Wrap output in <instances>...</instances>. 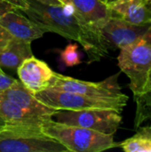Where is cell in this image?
<instances>
[{
    "instance_id": "cell-1",
    "label": "cell",
    "mask_w": 151,
    "mask_h": 152,
    "mask_svg": "<svg viewBox=\"0 0 151 152\" xmlns=\"http://www.w3.org/2000/svg\"><path fill=\"white\" fill-rule=\"evenodd\" d=\"M28 6L20 10L44 33L53 32L66 39L79 43L85 51L89 62L99 61L109 53L100 28L89 24L73 5L44 4L36 0H27Z\"/></svg>"
},
{
    "instance_id": "cell-2",
    "label": "cell",
    "mask_w": 151,
    "mask_h": 152,
    "mask_svg": "<svg viewBox=\"0 0 151 152\" xmlns=\"http://www.w3.org/2000/svg\"><path fill=\"white\" fill-rule=\"evenodd\" d=\"M40 128L46 135L61 143L69 151L101 152L118 146L114 134L60 123L53 118L44 120Z\"/></svg>"
},
{
    "instance_id": "cell-3",
    "label": "cell",
    "mask_w": 151,
    "mask_h": 152,
    "mask_svg": "<svg viewBox=\"0 0 151 152\" xmlns=\"http://www.w3.org/2000/svg\"><path fill=\"white\" fill-rule=\"evenodd\" d=\"M117 61L130 79L134 100L147 94L151 87V27L142 37L120 49Z\"/></svg>"
},
{
    "instance_id": "cell-4",
    "label": "cell",
    "mask_w": 151,
    "mask_h": 152,
    "mask_svg": "<svg viewBox=\"0 0 151 152\" xmlns=\"http://www.w3.org/2000/svg\"><path fill=\"white\" fill-rule=\"evenodd\" d=\"M0 152H69L40 126L4 125L0 129Z\"/></svg>"
},
{
    "instance_id": "cell-5",
    "label": "cell",
    "mask_w": 151,
    "mask_h": 152,
    "mask_svg": "<svg viewBox=\"0 0 151 152\" xmlns=\"http://www.w3.org/2000/svg\"><path fill=\"white\" fill-rule=\"evenodd\" d=\"M34 95L43 104L57 110L109 109L122 112L129 99L127 95L117 98L92 97L53 88H46Z\"/></svg>"
},
{
    "instance_id": "cell-6",
    "label": "cell",
    "mask_w": 151,
    "mask_h": 152,
    "mask_svg": "<svg viewBox=\"0 0 151 152\" xmlns=\"http://www.w3.org/2000/svg\"><path fill=\"white\" fill-rule=\"evenodd\" d=\"M53 118L60 123L88 128L106 134H115L122 123L121 112L109 109L58 110Z\"/></svg>"
},
{
    "instance_id": "cell-7",
    "label": "cell",
    "mask_w": 151,
    "mask_h": 152,
    "mask_svg": "<svg viewBox=\"0 0 151 152\" xmlns=\"http://www.w3.org/2000/svg\"><path fill=\"white\" fill-rule=\"evenodd\" d=\"M118 77L119 73H117L101 82H88L54 72L48 88L81 94L92 97L117 98L125 95L121 91Z\"/></svg>"
},
{
    "instance_id": "cell-8",
    "label": "cell",
    "mask_w": 151,
    "mask_h": 152,
    "mask_svg": "<svg viewBox=\"0 0 151 152\" xmlns=\"http://www.w3.org/2000/svg\"><path fill=\"white\" fill-rule=\"evenodd\" d=\"M150 27L151 24L134 25L111 16L100 27V32L109 51L121 49L133 44L142 37Z\"/></svg>"
},
{
    "instance_id": "cell-9",
    "label": "cell",
    "mask_w": 151,
    "mask_h": 152,
    "mask_svg": "<svg viewBox=\"0 0 151 152\" xmlns=\"http://www.w3.org/2000/svg\"><path fill=\"white\" fill-rule=\"evenodd\" d=\"M17 73L22 85L35 94L49 87L54 71L45 61L31 55L20 64Z\"/></svg>"
},
{
    "instance_id": "cell-10",
    "label": "cell",
    "mask_w": 151,
    "mask_h": 152,
    "mask_svg": "<svg viewBox=\"0 0 151 152\" xmlns=\"http://www.w3.org/2000/svg\"><path fill=\"white\" fill-rule=\"evenodd\" d=\"M0 95L17 104L26 112L36 117L50 118L58 111L40 102L20 81H16L7 89L1 91Z\"/></svg>"
},
{
    "instance_id": "cell-11",
    "label": "cell",
    "mask_w": 151,
    "mask_h": 152,
    "mask_svg": "<svg viewBox=\"0 0 151 152\" xmlns=\"http://www.w3.org/2000/svg\"><path fill=\"white\" fill-rule=\"evenodd\" d=\"M0 25L3 26L12 37L31 43L41 38L44 32L29 18L25 17L16 8L11 9L0 16Z\"/></svg>"
},
{
    "instance_id": "cell-12",
    "label": "cell",
    "mask_w": 151,
    "mask_h": 152,
    "mask_svg": "<svg viewBox=\"0 0 151 152\" xmlns=\"http://www.w3.org/2000/svg\"><path fill=\"white\" fill-rule=\"evenodd\" d=\"M107 5L113 17L134 25L151 24V9L143 0H116Z\"/></svg>"
},
{
    "instance_id": "cell-13",
    "label": "cell",
    "mask_w": 151,
    "mask_h": 152,
    "mask_svg": "<svg viewBox=\"0 0 151 152\" xmlns=\"http://www.w3.org/2000/svg\"><path fill=\"white\" fill-rule=\"evenodd\" d=\"M0 118L4 125L18 126H36L40 125L46 119L29 114L20 108L17 104L0 95Z\"/></svg>"
},
{
    "instance_id": "cell-14",
    "label": "cell",
    "mask_w": 151,
    "mask_h": 152,
    "mask_svg": "<svg viewBox=\"0 0 151 152\" xmlns=\"http://www.w3.org/2000/svg\"><path fill=\"white\" fill-rule=\"evenodd\" d=\"M77 12L89 24L100 27L111 17L110 10L101 0H71Z\"/></svg>"
},
{
    "instance_id": "cell-15",
    "label": "cell",
    "mask_w": 151,
    "mask_h": 152,
    "mask_svg": "<svg viewBox=\"0 0 151 152\" xmlns=\"http://www.w3.org/2000/svg\"><path fill=\"white\" fill-rule=\"evenodd\" d=\"M30 44L12 37L0 53V67L17 69L25 59L33 55Z\"/></svg>"
},
{
    "instance_id": "cell-16",
    "label": "cell",
    "mask_w": 151,
    "mask_h": 152,
    "mask_svg": "<svg viewBox=\"0 0 151 152\" xmlns=\"http://www.w3.org/2000/svg\"><path fill=\"white\" fill-rule=\"evenodd\" d=\"M137 129L133 136L119 143L118 146L125 152H151V125Z\"/></svg>"
},
{
    "instance_id": "cell-17",
    "label": "cell",
    "mask_w": 151,
    "mask_h": 152,
    "mask_svg": "<svg viewBox=\"0 0 151 152\" xmlns=\"http://www.w3.org/2000/svg\"><path fill=\"white\" fill-rule=\"evenodd\" d=\"M60 57L66 67H74L82 62L81 53L78 52V45L76 43L69 44L61 52Z\"/></svg>"
},
{
    "instance_id": "cell-18",
    "label": "cell",
    "mask_w": 151,
    "mask_h": 152,
    "mask_svg": "<svg viewBox=\"0 0 151 152\" xmlns=\"http://www.w3.org/2000/svg\"><path fill=\"white\" fill-rule=\"evenodd\" d=\"M15 81L16 79L5 74L0 67V92L9 88Z\"/></svg>"
},
{
    "instance_id": "cell-19",
    "label": "cell",
    "mask_w": 151,
    "mask_h": 152,
    "mask_svg": "<svg viewBox=\"0 0 151 152\" xmlns=\"http://www.w3.org/2000/svg\"><path fill=\"white\" fill-rule=\"evenodd\" d=\"M12 38V35L3 26L0 25V53L4 50V48Z\"/></svg>"
},
{
    "instance_id": "cell-20",
    "label": "cell",
    "mask_w": 151,
    "mask_h": 152,
    "mask_svg": "<svg viewBox=\"0 0 151 152\" xmlns=\"http://www.w3.org/2000/svg\"><path fill=\"white\" fill-rule=\"evenodd\" d=\"M4 1L12 4L13 7H15L16 9H19V10L26 9L28 6L27 0H4Z\"/></svg>"
},
{
    "instance_id": "cell-21",
    "label": "cell",
    "mask_w": 151,
    "mask_h": 152,
    "mask_svg": "<svg viewBox=\"0 0 151 152\" xmlns=\"http://www.w3.org/2000/svg\"><path fill=\"white\" fill-rule=\"evenodd\" d=\"M15 7H13L12 4L4 2V0H0V16H2L4 12H6L7 11L13 9Z\"/></svg>"
},
{
    "instance_id": "cell-22",
    "label": "cell",
    "mask_w": 151,
    "mask_h": 152,
    "mask_svg": "<svg viewBox=\"0 0 151 152\" xmlns=\"http://www.w3.org/2000/svg\"><path fill=\"white\" fill-rule=\"evenodd\" d=\"M148 119H150L151 122V104L143 112V114H142V116L141 118V120H140V125H142L143 122H145Z\"/></svg>"
},
{
    "instance_id": "cell-23",
    "label": "cell",
    "mask_w": 151,
    "mask_h": 152,
    "mask_svg": "<svg viewBox=\"0 0 151 152\" xmlns=\"http://www.w3.org/2000/svg\"><path fill=\"white\" fill-rule=\"evenodd\" d=\"M37 2L44 4H50V5H57L61 4L58 0H36Z\"/></svg>"
},
{
    "instance_id": "cell-24",
    "label": "cell",
    "mask_w": 151,
    "mask_h": 152,
    "mask_svg": "<svg viewBox=\"0 0 151 152\" xmlns=\"http://www.w3.org/2000/svg\"><path fill=\"white\" fill-rule=\"evenodd\" d=\"M61 5H73L71 0H58Z\"/></svg>"
},
{
    "instance_id": "cell-25",
    "label": "cell",
    "mask_w": 151,
    "mask_h": 152,
    "mask_svg": "<svg viewBox=\"0 0 151 152\" xmlns=\"http://www.w3.org/2000/svg\"><path fill=\"white\" fill-rule=\"evenodd\" d=\"M144 1V3L150 8V6H151V0H143ZM151 9V8H150Z\"/></svg>"
},
{
    "instance_id": "cell-26",
    "label": "cell",
    "mask_w": 151,
    "mask_h": 152,
    "mask_svg": "<svg viewBox=\"0 0 151 152\" xmlns=\"http://www.w3.org/2000/svg\"><path fill=\"white\" fill-rule=\"evenodd\" d=\"M116 0H106V4H109V3H112Z\"/></svg>"
},
{
    "instance_id": "cell-27",
    "label": "cell",
    "mask_w": 151,
    "mask_h": 152,
    "mask_svg": "<svg viewBox=\"0 0 151 152\" xmlns=\"http://www.w3.org/2000/svg\"><path fill=\"white\" fill-rule=\"evenodd\" d=\"M0 126H4V123L3 122V120L0 118Z\"/></svg>"
},
{
    "instance_id": "cell-28",
    "label": "cell",
    "mask_w": 151,
    "mask_h": 152,
    "mask_svg": "<svg viewBox=\"0 0 151 152\" xmlns=\"http://www.w3.org/2000/svg\"><path fill=\"white\" fill-rule=\"evenodd\" d=\"M101 1H103L104 3H106V0H101Z\"/></svg>"
},
{
    "instance_id": "cell-29",
    "label": "cell",
    "mask_w": 151,
    "mask_h": 152,
    "mask_svg": "<svg viewBox=\"0 0 151 152\" xmlns=\"http://www.w3.org/2000/svg\"><path fill=\"white\" fill-rule=\"evenodd\" d=\"M2 126H0V129H1V127H2Z\"/></svg>"
},
{
    "instance_id": "cell-30",
    "label": "cell",
    "mask_w": 151,
    "mask_h": 152,
    "mask_svg": "<svg viewBox=\"0 0 151 152\" xmlns=\"http://www.w3.org/2000/svg\"><path fill=\"white\" fill-rule=\"evenodd\" d=\"M150 8H151V6H150Z\"/></svg>"
}]
</instances>
